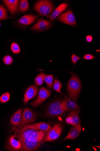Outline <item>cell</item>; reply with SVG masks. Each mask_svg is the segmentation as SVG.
Returning <instances> with one entry per match:
<instances>
[{
    "instance_id": "obj_5",
    "label": "cell",
    "mask_w": 100,
    "mask_h": 151,
    "mask_svg": "<svg viewBox=\"0 0 100 151\" xmlns=\"http://www.w3.org/2000/svg\"><path fill=\"white\" fill-rule=\"evenodd\" d=\"M37 116L30 109L25 108L23 111L21 120L18 126V129H21L25 124L35 122L36 120Z\"/></svg>"
},
{
    "instance_id": "obj_9",
    "label": "cell",
    "mask_w": 100,
    "mask_h": 151,
    "mask_svg": "<svg viewBox=\"0 0 100 151\" xmlns=\"http://www.w3.org/2000/svg\"><path fill=\"white\" fill-rule=\"evenodd\" d=\"M58 20L71 26H74L77 25L75 17L71 10H69L62 14L58 18Z\"/></svg>"
},
{
    "instance_id": "obj_10",
    "label": "cell",
    "mask_w": 100,
    "mask_h": 151,
    "mask_svg": "<svg viewBox=\"0 0 100 151\" xmlns=\"http://www.w3.org/2000/svg\"><path fill=\"white\" fill-rule=\"evenodd\" d=\"M52 128V127L49 125L44 122H40L32 124H28L23 127L21 130H24L32 129L48 132Z\"/></svg>"
},
{
    "instance_id": "obj_2",
    "label": "cell",
    "mask_w": 100,
    "mask_h": 151,
    "mask_svg": "<svg viewBox=\"0 0 100 151\" xmlns=\"http://www.w3.org/2000/svg\"><path fill=\"white\" fill-rule=\"evenodd\" d=\"M71 74L72 76L68 84V91L70 97L75 101H77L81 89V83L76 75Z\"/></svg>"
},
{
    "instance_id": "obj_23",
    "label": "cell",
    "mask_w": 100,
    "mask_h": 151,
    "mask_svg": "<svg viewBox=\"0 0 100 151\" xmlns=\"http://www.w3.org/2000/svg\"><path fill=\"white\" fill-rule=\"evenodd\" d=\"M20 10L22 12H25L28 10L29 8L28 2L27 0H22L19 4Z\"/></svg>"
},
{
    "instance_id": "obj_4",
    "label": "cell",
    "mask_w": 100,
    "mask_h": 151,
    "mask_svg": "<svg viewBox=\"0 0 100 151\" xmlns=\"http://www.w3.org/2000/svg\"><path fill=\"white\" fill-rule=\"evenodd\" d=\"M60 100L51 103L47 108L46 115L48 117H56L62 115L64 112L62 109Z\"/></svg>"
},
{
    "instance_id": "obj_11",
    "label": "cell",
    "mask_w": 100,
    "mask_h": 151,
    "mask_svg": "<svg viewBox=\"0 0 100 151\" xmlns=\"http://www.w3.org/2000/svg\"><path fill=\"white\" fill-rule=\"evenodd\" d=\"M15 135H11L6 145V149L8 150L18 151L20 150L21 147V144L20 141L16 138Z\"/></svg>"
},
{
    "instance_id": "obj_26",
    "label": "cell",
    "mask_w": 100,
    "mask_h": 151,
    "mask_svg": "<svg viewBox=\"0 0 100 151\" xmlns=\"http://www.w3.org/2000/svg\"><path fill=\"white\" fill-rule=\"evenodd\" d=\"M3 62L6 65H10L12 64L13 62V58L9 55H5L3 59Z\"/></svg>"
},
{
    "instance_id": "obj_19",
    "label": "cell",
    "mask_w": 100,
    "mask_h": 151,
    "mask_svg": "<svg viewBox=\"0 0 100 151\" xmlns=\"http://www.w3.org/2000/svg\"><path fill=\"white\" fill-rule=\"evenodd\" d=\"M22 116V110L19 109L12 116L10 119V122L13 125L18 126L21 120Z\"/></svg>"
},
{
    "instance_id": "obj_20",
    "label": "cell",
    "mask_w": 100,
    "mask_h": 151,
    "mask_svg": "<svg viewBox=\"0 0 100 151\" xmlns=\"http://www.w3.org/2000/svg\"><path fill=\"white\" fill-rule=\"evenodd\" d=\"M79 109H75L71 111L68 114L72 119V125H76L80 123V119L79 116Z\"/></svg>"
},
{
    "instance_id": "obj_12",
    "label": "cell",
    "mask_w": 100,
    "mask_h": 151,
    "mask_svg": "<svg viewBox=\"0 0 100 151\" xmlns=\"http://www.w3.org/2000/svg\"><path fill=\"white\" fill-rule=\"evenodd\" d=\"M61 106L62 109L64 112L80 108L76 102L66 96L61 102Z\"/></svg>"
},
{
    "instance_id": "obj_22",
    "label": "cell",
    "mask_w": 100,
    "mask_h": 151,
    "mask_svg": "<svg viewBox=\"0 0 100 151\" xmlns=\"http://www.w3.org/2000/svg\"><path fill=\"white\" fill-rule=\"evenodd\" d=\"M8 16L7 10L3 6L0 5V20H3L10 18Z\"/></svg>"
},
{
    "instance_id": "obj_8",
    "label": "cell",
    "mask_w": 100,
    "mask_h": 151,
    "mask_svg": "<svg viewBox=\"0 0 100 151\" xmlns=\"http://www.w3.org/2000/svg\"><path fill=\"white\" fill-rule=\"evenodd\" d=\"M21 144V147L20 151H33L38 149L40 146V142L30 140L18 139Z\"/></svg>"
},
{
    "instance_id": "obj_32",
    "label": "cell",
    "mask_w": 100,
    "mask_h": 151,
    "mask_svg": "<svg viewBox=\"0 0 100 151\" xmlns=\"http://www.w3.org/2000/svg\"><path fill=\"white\" fill-rule=\"evenodd\" d=\"M66 122L68 124H72V119L70 116H68V117L66 118Z\"/></svg>"
},
{
    "instance_id": "obj_33",
    "label": "cell",
    "mask_w": 100,
    "mask_h": 151,
    "mask_svg": "<svg viewBox=\"0 0 100 151\" xmlns=\"http://www.w3.org/2000/svg\"><path fill=\"white\" fill-rule=\"evenodd\" d=\"M1 26V22H0V26Z\"/></svg>"
},
{
    "instance_id": "obj_21",
    "label": "cell",
    "mask_w": 100,
    "mask_h": 151,
    "mask_svg": "<svg viewBox=\"0 0 100 151\" xmlns=\"http://www.w3.org/2000/svg\"><path fill=\"white\" fill-rule=\"evenodd\" d=\"M44 81L47 84V88L51 90L53 87V76L52 75H47L43 73Z\"/></svg>"
},
{
    "instance_id": "obj_28",
    "label": "cell",
    "mask_w": 100,
    "mask_h": 151,
    "mask_svg": "<svg viewBox=\"0 0 100 151\" xmlns=\"http://www.w3.org/2000/svg\"><path fill=\"white\" fill-rule=\"evenodd\" d=\"M10 95L9 92L5 93L0 97V102L5 103L9 101L10 99Z\"/></svg>"
},
{
    "instance_id": "obj_7",
    "label": "cell",
    "mask_w": 100,
    "mask_h": 151,
    "mask_svg": "<svg viewBox=\"0 0 100 151\" xmlns=\"http://www.w3.org/2000/svg\"><path fill=\"white\" fill-rule=\"evenodd\" d=\"M62 127L60 123L55 125L48 132L44 141H52L59 138L62 131Z\"/></svg>"
},
{
    "instance_id": "obj_30",
    "label": "cell",
    "mask_w": 100,
    "mask_h": 151,
    "mask_svg": "<svg viewBox=\"0 0 100 151\" xmlns=\"http://www.w3.org/2000/svg\"><path fill=\"white\" fill-rule=\"evenodd\" d=\"M95 58L93 55L90 54H86L85 55L83 58L87 60H92Z\"/></svg>"
},
{
    "instance_id": "obj_3",
    "label": "cell",
    "mask_w": 100,
    "mask_h": 151,
    "mask_svg": "<svg viewBox=\"0 0 100 151\" xmlns=\"http://www.w3.org/2000/svg\"><path fill=\"white\" fill-rule=\"evenodd\" d=\"M54 8L51 1H41L37 2L34 6L35 10L40 15H47L51 13Z\"/></svg>"
},
{
    "instance_id": "obj_25",
    "label": "cell",
    "mask_w": 100,
    "mask_h": 151,
    "mask_svg": "<svg viewBox=\"0 0 100 151\" xmlns=\"http://www.w3.org/2000/svg\"><path fill=\"white\" fill-rule=\"evenodd\" d=\"M43 73H41L36 77L34 82L36 85L40 86L44 84Z\"/></svg>"
},
{
    "instance_id": "obj_18",
    "label": "cell",
    "mask_w": 100,
    "mask_h": 151,
    "mask_svg": "<svg viewBox=\"0 0 100 151\" xmlns=\"http://www.w3.org/2000/svg\"><path fill=\"white\" fill-rule=\"evenodd\" d=\"M37 18L36 16L35 15H25L20 19L18 22L21 24L24 25H29L34 22Z\"/></svg>"
},
{
    "instance_id": "obj_27",
    "label": "cell",
    "mask_w": 100,
    "mask_h": 151,
    "mask_svg": "<svg viewBox=\"0 0 100 151\" xmlns=\"http://www.w3.org/2000/svg\"><path fill=\"white\" fill-rule=\"evenodd\" d=\"M11 49L12 51L15 54H18L21 52L19 46L15 43L13 42L12 43L11 46Z\"/></svg>"
},
{
    "instance_id": "obj_24",
    "label": "cell",
    "mask_w": 100,
    "mask_h": 151,
    "mask_svg": "<svg viewBox=\"0 0 100 151\" xmlns=\"http://www.w3.org/2000/svg\"><path fill=\"white\" fill-rule=\"evenodd\" d=\"M53 87L54 90L58 93H60L63 95H64V96H66L65 95H64L61 92V90L62 87V84L56 78H55L54 79Z\"/></svg>"
},
{
    "instance_id": "obj_15",
    "label": "cell",
    "mask_w": 100,
    "mask_h": 151,
    "mask_svg": "<svg viewBox=\"0 0 100 151\" xmlns=\"http://www.w3.org/2000/svg\"><path fill=\"white\" fill-rule=\"evenodd\" d=\"M81 125L79 124L75 125L70 131L67 136L64 138V141L68 139H74L77 138L82 131Z\"/></svg>"
},
{
    "instance_id": "obj_29",
    "label": "cell",
    "mask_w": 100,
    "mask_h": 151,
    "mask_svg": "<svg viewBox=\"0 0 100 151\" xmlns=\"http://www.w3.org/2000/svg\"><path fill=\"white\" fill-rule=\"evenodd\" d=\"M80 59V57L77 56L74 53H73L72 55L71 60L74 66H75L76 62Z\"/></svg>"
},
{
    "instance_id": "obj_1",
    "label": "cell",
    "mask_w": 100,
    "mask_h": 151,
    "mask_svg": "<svg viewBox=\"0 0 100 151\" xmlns=\"http://www.w3.org/2000/svg\"><path fill=\"white\" fill-rule=\"evenodd\" d=\"M14 134L18 139L30 140L41 142L43 141L47 132L42 130L32 129L21 130L15 126L12 128Z\"/></svg>"
},
{
    "instance_id": "obj_13",
    "label": "cell",
    "mask_w": 100,
    "mask_h": 151,
    "mask_svg": "<svg viewBox=\"0 0 100 151\" xmlns=\"http://www.w3.org/2000/svg\"><path fill=\"white\" fill-rule=\"evenodd\" d=\"M38 87L35 85H33L29 87L26 90L24 95L23 102L27 105V103L30 100L35 98L38 94Z\"/></svg>"
},
{
    "instance_id": "obj_16",
    "label": "cell",
    "mask_w": 100,
    "mask_h": 151,
    "mask_svg": "<svg viewBox=\"0 0 100 151\" xmlns=\"http://www.w3.org/2000/svg\"><path fill=\"white\" fill-rule=\"evenodd\" d=\"M3 2L9 9L10 12L12 15L16 14L19 1L18 0H5Z\"/></svg>"
},
{
    "instance_id": "obj_14",
    "label": "cell",
    "mask_w": 100,
    "mask_h": 151,
    "mask_svg": "<svg viewBox=\"0 0 100 151\" xmlns=\"http://www.w3.org/2000/svg\"><path fill=\"white\" fill-rule=\"evenodd\" d=\"M51 25L50 22L43 19L38 20L37 23L31 27V29L33 30L39 31H44L48 29Z\"/></svg>"
},
{
    "instance_id": "obj_6",
    "label": "cell",
    "mask_w": 100,
    "mask_h": 151,
    "mask_svg": "<svg viewBox=\"0 0 100 151\" xmlns=\"http://www.w3.org/2000/svg\"><path fill=\"white\" fill-rule=\"evenodd\" d=\"M51 92L45 87L40 88L38 97L34 101L30 103L31 105L33 107H37L51 96Z\"/></svg>"
},
{
    "instance_id": "obj_17",
    "label": "cell",
    "mask_w": 100,
    "mask_h": 151,
    "mask_svg": "<svg viewBox=\"0 0 100 151\" xmlns=\"http://www.w3.org/2000/svg\"><path fill=\"white\" fill-rule=\"evenodd\" d=\"M68 6V4L66 3H63L60 5L50 15L49 19L52 20H54L66 9Z\"/></svg>"
},
{
    "instance_id": "obj_31",
    "label": "cell",
    "mask_w": 100,
    "mask_h": 151,
    "mask_svg": "<svg viewBox=\"0 0 100 151\" xmlns=\"http://www.w3.org/2000/svg\"><path fill=\"white\" fill-rule=\"evenodd\" d=\"M93 40V37L90 35H88L86 37V41L89 43L91 42Z\"/></svg>"
}]
</instances>
